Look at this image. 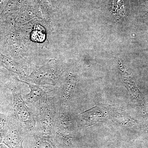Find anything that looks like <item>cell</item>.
<instances>
[{
    "instance_id": "1",
    "label": "cell",
    "mask_w": 148,
    "mask_h": 148,
    "mask_svg": "<svg viewBox=\"0 0 148 148\" xmlns=\"http://www.w3.org/2000/svg\"><path fill=\"white\" fill-rule=\"evenodd\" d=\"M7 87L13 96V114L11 116L18 121L25 129L32 130L36 127L35 115L32 108H29L22 98L20 88L14 85H9Z\"/></svg>"
},
{
    "instance_id": "2",
    "label": "cell",
    "mask_w": 148,
    "mask_h": 148,
    "mask_svg": "<svg viewBox=\"0 0 148 148\" xmlns=\"http://www.w3.org/2000/svg\"><path fill=\"white\" fill-rule=\"evenodd\" d=\"M54 98L51 94L46 101L32 108L35 115V128L41 132L49 133L53 129L57 112Z\"/></svg>"
},
{
    "instance_id": "3",
    "label": "cell",
    "mask_w": 148,
    "mask_h": 148,
    "mask_svg": "<svg viewBox=\"0 0 148 148\" xmlns=\"http://www.w3.org/2000/svg\"><path fill=\"white\" fill-rule=\"evenodd\" d=\"M21 82L28 84L30 88V92L26 95L27 103L36 106L45 102L48 98L49 92H46L42 87L30 83Z\"/></svg>"
},
{
    "instance_id": "4",
    "label": "cell",
    "mask_w": 148,
    "mask_h": 148,
    "mask_svg": "<svg viewBox=\"0 0 148 148\" xmlns=\"http://www.w3.org/2000/svg\"><path fill=\"white\" fill-rule=\"evenodd\" d=\"M76 79L74 77H71L66 80L61 88V95L62 100L66 102L71 97L73 93Z\"/></svg>"
},
{
    "instance_id": "5",
    "label": "cell",
    "mask_w": 148,
    "mask_h": 148,
    "mask_svg": "<svg viewBox=\"0 0 148 148\" xmlns=\"http://www.w3.org/2000/svg\"><path fill=\"white\" fill-rule=\"evenodd\" d=\"M37 148H56L50 138L47 137L37 138Z\"/></svg>"
},
{
    "instance_id": "6",
    "label": "cell",
    "mask_w": 148,
    "mask_h": 148,
    "mask_svg": "<svg viewBox=\"0 0 148 148\" xmlns=\"http://www.w3.org/2000/svg\"><path fill=\"white\" fill-rule=\"evenodd\" d=\"M7 118L5 117L3 115H0V123L5 121Z\"/></svg>"
}]
</instances>
